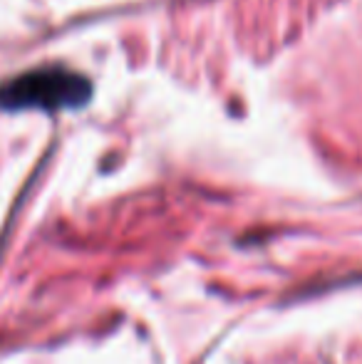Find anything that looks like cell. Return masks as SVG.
Here are the masks:
<instances>
[{
  "label": "cell",
  "instance_id": "cell-1",
  "mask_svg": "<svg viewBox=\"0 0 362 364\" xmlns=\"http://www.w3.org/2000/svg\"><path fill=\"white\" fill-rule=\"evenodd\" d=\"M92 100V82L82 73L63 65H43L25 70L0 85L3 109L63 112L78 109Z\"/></svg>",
  "mask_w": 362,
  "mask_h": 364
}]
</instances>
